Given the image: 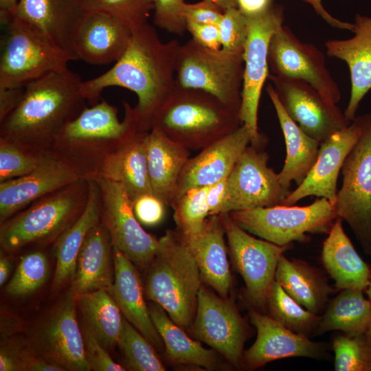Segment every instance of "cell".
Listing matches in <instances>:
<instances>
[{"label": "cell", "instance_id": "cell-1", "mask_svg": "<svg viewBox=\"0 0 371 371\" xmlns=\"http://www.w3.org/2000/svg\"><path fill=\"white\" fill-rule=\"evenodd\" d=\"M181 45L177 40L162 42L148 23L133 30L129 45L121 58L102 74L82 81L80 91L91 106L98 103L102 92L120 87L138 98L134 107L142 130L149 131L176 86V65Z\"/></svg>", "mask_w": 371, "mask_h": 371}, {"label": "cell", "instance_id": "cell-2", "mask_svg": "<svg viewBox=\"0 0 371 371\" xmlns=\"http://www.w3.org/2000/svg\"><path fill=\"white\" fill-rule=\"evenodd\" d=\"M82 82L67 69L27 85L18 106L0 122V137L34 153L49 150L64 126L87 106Z\"/></svg>", "mask_w": 371, "mask_h": 371}, {"label": "cell", "instance_id": "cell-3", "mask_svg": "<svg viewBox=\"0 0 371 371\" xmlns=\"http://www.w3.org/2000/svg\"><path fill=\"white\" fill-rule=\"evenodd\" d=\"M122 104V121L117 108L104 100L86 106L64 126L49 150L80 178L95 180L108 156L139 125L134 107L126 101Z\"/></svg>", "mask_w": 371, "mask_h": 371}, {"label": "cell", "instance_id": "cell-4", "mask_svg": "<svg viewBox=\"0 0 371 371\" xmlns=\"http://www.w3.org/2000/svg\"><path fill=\"white\" fill-rule=\"evenodd\" d=\"M157 254L147 269L145 293L180 327L195 317L201 277L187 244L175 230L159 239Z\"/></svg>", "mask_w": 371, "mask_h": 371}, {"label": "cell", "instance_id": "cell-5", "mask_svg": "<svg viewBox=\"0 0 371 371\" xmlns=\"http://www.w3.org/2000/svg\"><path fill=\"white\" fill-rule=\"evenodd\" d=\"M242 124L239 113L213 95L176 84L152 128L189 150H202Z\"/></svg>", "mask_w": 371, "mask_h": 371}, {"label": "cell", "instance_id": "cell-6", "mask_svg": "<svg viewBox=\"0 0 371 371\" xmlns=\"http://www.w3.org/2000/svg\"><path fill=\"white\" fill-rule=\"evenodd\" d=\"M89 181L79 179L32 202L0 227V245L5 252L34 243L54 242L71 226L86 207Z\"/></svg>", "mask_w": 371, "mask_h": 371}, {"label": "cell", "instance_id": "cell-7", "mask_svg": "<svg viewBox=\"0 0 371 371\" xmlns=\"http://www.w3.org/2000/svg\"><path fill=\"white\" fill-rule=\"evenodd\" d=\"M243 71V54L210 49L191 38L179 47L176 84L207 92L239 113Z\"/></svg>", "mask_w": 371, "mask_h": 371}, {"label": "cell", "instance_id": "cell-8", "mask_svg": "<svg viewBox=\"0 0 371 371\" xmlns=\"http://www.w3.org/2000/svg\"><path fill=\"white\" fill-rule=\"evenodd\" d=\"M0 87H25L71 60L40 33L13 16L1 24Z\"/></svg>", "mask_w": 371, "mask_h": 371}, {"label": "cell", "instance_id": "cell-9", "mask_svg": "<svg viewBox=\"0 0 371 371\" xmlns=\"http://www.w3.org/2000/svg\"><path fill=\"white\" fill-rule=\"evenodd\" d=\"M359 137L346 156L342 168V186L334 207L371 256V111L356 116Z\"/></svg>", "mask_w": 371, "mask_h": 371}, {"label": "cell", "instance_id": "cell-10", "mask_svg": "<svg viewBox=\"0 0 371 371\" xmlns=\"http://www.w3.org/2000/svg\"><path fill=\"white\" fill-rule=\"evenodd\" d=\"M229 214L245 231L280 246L307 241L308 233L329 232L337 218L334 205L325 198L306 206L278 205Z\"/></svg>", "mask_w": 371, "mask_h": 371}, {"label": "cell", "instance_id": "cell-11", "mask_svg": "<svg viewBox=\"0 0 371 371\" xmlns=\"http://www.w3.org/2000/svg\"><path fill=\"white\" fill-rule=\"evenodd\" d=\"M247 17L248 36L243 52L244 71L239 117L250 137V144L264 148L265 137L259 132L258 112L262 89L269 76L270 39L283 25L284 8L273 5L265 12Z\"/></svg>", "mask_w": 371, "mask_h": 371}, {"label": "cell", "instance_id": "cell-12", "mask_svg": "<svg viewBox=\"0 0 371 371\" xmlns=\"http://www.w3.org/2000/svg\"><path fill=\"white\" fill-rule=\"evenodd\" d=\"M220 216L232 261L245 284L247 298L254 306L264 308L280 258L291 245L258 239L240 228L229 213Z\"/></svg>", "mask_w": 371, "mask_h": 371}, {"label": "cell", "instance_id": "cell-13", "mask_svg": "<svg viewBox=\"0 0 371 371\" xmlns=\"http://www.w3.org/2000/svg\"><path fill=\"white\" fill-rule=\"evenodd\" d=\"M95 181L100 192V221L110 234L113 247L139 269H148L157 254L159 240L142 227L122 183L102 177Z\"/></svg>", "mask_w": 371, "mask_h": 371}, {"label": "cell", "instance_id": "cell-14", "mask_svg": "<svg viewBox=\"0 0 371 371\" xmlns=\"http://www.w3.org/2000/svg\"><path fill=\"white\" fill-rule=\"evenodd\" d=\"M269 159L264 148L247 146L227 177L221 214L283 204L291 191L268 166Z\"/></svg>", "mask_w": 371, "mask_h": 371}, {"label": "cell", "instance_id": "cell-15", "mask_svg": "<svg viewBox=\"0 0 371 371\" xmlns=\"http://www.w3.org/2000/svg\"><path fill=\"white\" fill-rule=\"evenodd\" d=\"M268 63L271 74L304 80L328 101L337 104L341 92L326 66L323 53L315 45L300 41L282 25L270 39Z\"/></svg>", "mask_w": 371, "mask_h": 371}, {"label": "cell", "instance_id": "cell-16", "mask_svg": "<svg viewBox=\"0 0 371 371\" xmlns=\"http://www.w3.org/2000/svg\"><path fill=\"white\" fill-rule=\"evenodd\" d=\"M268 79L287 115L320 144L351 123L340 109L308 82L269 73Z\"/></svg>", "mask_w": 371, "mask_h": 371}, {"label": "cell", "instance_id": "cell-17", "mask_svg": "<svg viewBox=\"0 0 371 371\" xmlns=\"http://www.w3.org/2000/svg\"><path fill=\"white\" fill-rule=\"evenodd\" d=\"M192 330L195 337L223 355L234 366L243 363L247 337L245 323L234 304L201 286Z\"/></svg>", "mask_w": 371, "mask_h": 371}, {"label": "cell", "instance_id": "cell-18", "mask_svg": "<svg viewBox=\"0 0 371 371\" xmlns=\"http://www.w3.org/2000/svg\"><path fill=\"white\" fill-rule=\"evenodd\" d=\"M76 299L69 293L37 329L32 348L65 370H91L77 321Z\"/></svg>", "mask_w": 371, "mask_h": 371}, {"label": "cell", "instance_id": "cell-19", "mask_svg": "<svg viewBox=\"0 0 371 371\" xmlns=\"http://www.w3.org/2000/svg\"><path fill=\"white\" fill-rule=\"evenodd\" d=\"M79 179L52 152H41L37 166L30 172L0 183V223L38 199Z\"/></svg>", "mask_w": 371, "mask_h": 371}, {"label": "cell", "instance_id": "cell-20", "mask_svg": "<svg viewBox=\"0 0 371 371\" xmlns=\"http://www.w3.org/2000/svg\"><path fill=\"white\" fill-rule=\"evenodd\" d=\"M361 129L354 120L320 144L315 163L297 187L285 199L284 205H293L311 196L325 198L334 205L337 194V180L344 161L357 142Z\"/></svg>", "mask_w": 371, "mask_h": 371}, {"label": "cell", "instance_id": "cell-21", "mask_svg": "<svg viewBox=\"0 0 371 371\" xmlns=\"http://www.w3.org/2000/svg\"><path fill=\"white\" fill-rule=\"evenodd\" d=\"M87 12L75 0H18L12 16L75 60L74 39Z\"/></svg>", "mask_w": 371, "mask_h": 371}, {"label": "cell", "instance_id": "cell-22", "mask_svg": "<svg viewBox=\"0 0 371 371\" xmlns=\"http://www.w3.org/2000/svg\"><path fill=\"white\" fill-rule=\"evenodd\" d=\"M249 317L257 330V337L243 352V363L250 369L283 358H318L324 350L323 344L288 329L269 315L252 310Z\"/></svg>", "mask_w": 371, "mask_h": 371}, {"label": "cell", "instance_id": "cell-23", "mask_svg": "<svg viewBox=\"0 0 371 371\" xmlns=\"http://www.w3.org/2000/svg\"><path fill=\"white\" fill-rule=\"evenodd\" d=\"M132 28L122 19L109 14L87 12L75 36V60L91 65L116 62L131 41Z\"/></svg>", "mask_w": 371, "mask_h": 371}, {"label": "cell", "instance_id": "cell-24", "mask_svg": "<svg viewBox=\"0 0 371 371\" xmlns=\"http://www.w3.org/2000/svg\"><path fill=\"white\" fill-rule=\"evenodd\" d=\"M249 144V133L242 124L190 157L179 177L176 197L191 188L207 187L227 177Z\"/></svg>", "mask_w": 371, "mask_h": 371}, {"label": "cell", "instance_id": "cell-25", "mask_svg": "<svg viewBox=\"0 0 371 371\" xmlns=\"http://www.w3.org/2000/svg\"><path fill=\"white\" fill-rule=\"evenodd\" d=\"M354 36L345 40L326 42L327 54L344 60L350 76L351 89L344 114L352 122L359 104L371 90V16L356 14Z\"/></svg>", "mask_w": 371, "mask_h": 371}, {"label": "cell", "instance_id": "cell-26", "mask_svg": "<svg viewBox=\"0 0 371 371\" xmlns=\"http://www.w3.org/2000/svg\"><path fill=\"white\" fill-rule=\"evenodd\" d=\"M115 276L106 290L122 314L152 345L161 350L163 340L150 316L144 297V289L135 265L122 251L113 247Z\"/></svg>", "mask_w": 371, "mask_h": 371}, {"label": "cell", "instance_id": "cell-27", "mask_svg": "<svg viewBox=\"0 0 371 371\" xmlns=\"http://www.w3.org/2000/svg\"><path fill=\"white\" fill-rule=\"evenodd\" d=\"M115 276L110 234L100 221L87 233L78 254L69 293L75 298L107 290Z\"/></svg>", "mask_w": 371, "mask_h": 371}, {"label": "cell", "instance_id": "cell-28", "mask_svg": "<svg viewBox=\"0 0 371 371\" xmlns=\"http://www.w3.org/2000/svg\"><path fill=\"white\" fill-rule=\"evenodd\" d=\"M148 132L137 125L108 156L98 177L122 183L132 201L153 193L147 165Z\"/></svg>", "mask_w": 371, "mask_h": 371}, {"label": "cell", "instance_id": "cell-29", "mask_svg": "<svg viewBox=\"0 0 371 371\" xmlns=\"http://www.w3.org/2000/svg\"><path fill=\"white\" fill-rule=\"evenodd\" d=\"M225 235L220 214L210 215L203 229L184 241L196 262L202 281L227 298L232 276Z\"/></svg>", "mask_w": 371, "mask_h": 371}, {"label": "cell", "instance_id": "cell-30", "mask_svg": "<svg viewBox=\"0 0 371 371\" xmlns=\"http://www.w3.org/2000/svg\"><path fill=\"white\" fill-rule=\"evenodd\" d=\"M190 150L153 127L146 137L148 177L153 193L170 205L176 197L181 173L190 158Z\"/></svg>", "mask_w": 371, "mask_h": 371}, {"label": "cell", "instance_id": "cell-31", "mask_svg": "<svg viewBox=\"0 0 371 371\" xmlns=\"http://www.w3.org/2000/svg\"><path fill=\"white\" fill-rule=\"evenodd\" d=\"M322 260L338 289L366 290L371 270L355 249L338 217L323 243Z\"/></svg>", "mask_w": 371, "mask_h": 371}, {"label": "cell", "instance_id": "cell-32", "mask_svg": "<svg viewBox=\"0 0 371 371\" xmlns=\"http://www.w3.org/2000/svg\"><path fill=\"white\" fill-rule=\"evenodd\" d=\"M266 91L276 110L286 148L284 164L278 177L281 184L289 189L292 181L298 186L304 179L316 161L320 143L287 115L271 84L267 85Z\"/></svg>", "mask_w": 371, "mask_h": 371}, {"label": "cell", "instance_id": "cell-33", "mask_svg": "<svg viewBox=\"0 0 371 371\" xmlns=\"http://www.w3.org/2000/svg\"><path fill=\"white\" fill-rule=\"evenodd\" d=\"M89 181V198L85 209L77 221L54 243L56 260L52 288L58 291L71 282L77 258L88 232L100 221V192L95 180Z\"/></svg>", "mask_w": 371, "mask_h": 371}, {"label": "cell", "instance_id": "cell-34", "mask_svg": "<svg viewBox=\"0 0 371 371\" xmlns=\"http://www.w3.org/2000/svg\"><path fill=\"white\" fill-rule=\"evenodd\" d=\"M275 280L296 302L317 315L331 291L318 270L302 260H290L284 254L278 261Z\"/></svg>", "mask_w": 371, "mask_h": 371}, {"label": "cell", "instance_id": "cell-35", "mask_svg": "<svg viewBox=\"0 0 371 371\" xmlns=\"http://www.w3.org/2000/svg\"><path fill=\"white\" fill-rule=\"evenodd\" d=\"M151 319L160 335L166 348L167 359L172 363L201 367L206 370L217 368L219 364L213 350L203 347L190 338L157 304L148 306Z\"/></svg>", "mask_w": 371, "mask_h": 371}, {"label": "cell", "instance_id": "cell-36", "mask_svg": "<svg viewBox=\"0 0 371 371\" xmlns=\"http://www.w3.org/2000/svg\"><path fill=\"white\" fill-rule=\"evenodd\" d=\"M76 299L85 326L100 344L111 349L118 344L123 322L122 312L105 289L82 294Z\"/></svg>", "mask_w": 371, "mask_h": 371}, {"label": "cell", "instance_id": "cell-37", "mask_svg": "<svg viewBox=\"0 0 371 371\" xmlns=\"http://www.w3.org/2000/svg\"><path fill=\"white\" fill-rule=\"evenodd\" d=\"M359 289H345L328 305L320 317L317 333L341 330L355 335L366 332L371 322V303Z\"/></svg>", "mask_w": 371, "mask_h": 371}, {"label": "cell", "instance_id": "cell-38", "mask_svg": "<svg viewBox=\"0 0 371 371\" xmlns=\"http://www.w3.org/2000/svg\"><path fill=\"white\" fill-rule=\"evenodd\" d=\"M267 306L269 316L296 333L308 337L317 330L320 317L296 302L276 280L268 295Z\"/></svg>", "mask_w": 371, "mask_h": 371}, {"label": "cell", "instance_id": "cell-39", "mask_svg": "<svg viewBox=\"0 0 371 371\" xmlns=\"http://www.w3.org/2000/svg\"><path fill=\"white\" fill-rule=\"evenodd\" d=\"M207 189V186L191 188L177 196L170 205L173 209L176 231L183 240L198 234L210 216L206 201Z\"/></svg>", "mask_w": 371, "mask_h": 371}, {"label": "cell", "instance_id": "cell-40", "mask_svg": "<svg viewBox=\"0 0 371 371\" xmlns=\"http://www.w3.org/2000/svg\"><path fill=\"white\" fill-rule=\"evenodd\" d=\"M117 345L123 352L127 370H166L153 345L124 317Z\"/></svg>", "mask_w": 371, "mask_h": 371}, {"label": "cell", "instance_id": "cell-41", "mask_svg": "<svg viewBox=\"0 0 371 371\" xmlns=\"http://www.w3.org/2000/svg\"><path fill=\"white\" fill-rule=\"evenodd\" d=\"M49 262L41 251H34L21 257L15 272L5 287V292L12 297L30 295L47 281Z\"/></svg>", "mask_w": 371, "mask_h": 371}, {"label": "cell", "instance_id": "cell-42", "mask_svg": "<svg viewBox=\"0 0 371 371\" xmlns=\"http://www.w3.org/2000/svg\"><path fill=\"white\" fill-rule=\"evenodd\" d=\"M336 371H371V341L366 333L341 334L333 342Z\"/></svg>", "mask_w": 371, "mask_h": 371}, {"label": "cell", "instance_id": "cell-43", "mask_svg": "<svg viewBox=\"0 0 371 371\" xmlns=\"http://www.w3.org/2000/svg\"><path fill=\"white\" fill-rule=\"evenodd\" d=\"M86 12L115 16L134 30L147 23L154 9L153 0H75Z\"/></svg>", "mask_w": 371, "mask_h": 371}, {"label": "cell", "instance_id": "cell-44", "mask_svg": "<svg viewBox=\"0 0 371 371\" xmlns=\"http://www.w3.org/2000/svg\"><path fill=\"white\" fill-rule=\"evenodd\" d=\"M40 153L0 137V183L30 172L37 166Z\"/></svg>", "mask_w": 371, "mask_h": 371}, {"label": "cell", "instance_id": "cell-45", "mask_svg": "<svg viewBox=\"0 0 371 371\" xmlns=\"http://www.w3.org/2000/svg\"><path fill=\"white\" fill-rule=\"evenodd\" d=\"M221 48L227 52L243 54L248 36L247 17L236 7L224 11L218 25Z\"/></svg>", "mask_w": 371, "mask_h": 371}, {"label": "cell", "instance_id": "cell-46", "mask_svg": "<svg viewBox=\"0 0 371 371\" xmlns=\"http://www.w3.org/2000/svg\"><path fill=\"white\" fill-rule=\"evenodd\" d=\"M153 22L166 31L182 36L186 30V20L182 14L184 0H153Z\"/></svg>", "mask_w": 371, "mask_h": 371}, {"label": "cell", "instance_id": "cell-47", "mask_svg": "<svg viewBox=\"0 0 371 371\" xmlns=\"http://www.w3.org/2000/svg\"><path fill=\"white\" fill-rule=\"evenodd\" d=\"M86 359L95 371H125V367L115 362L92 333L85 325L82 328Z\"/></svg>", "mask_w": 371, "mask_h": 371}, {"label": "cell", "instance_id": "cell-48", "mask_svg": "<svg viewBox=\"0 0 371 371\" xmlns=\"http://www.w3.org/2000/svg\"><path fill=\"white\" fill-rule=\"evenodd\" d=\"M164 203L154 194H144L133 201L134 214L141 223L146 226L159 224L165 216Z\"/></svg>", "mask_w": 371, "mask_h": 371}, {"label": "cell", "instance_id": "cell-49", "mask_svg": "<svg viewBox=\"0 0 371 371\" xmlns=\"http://www.w3.org/2000/svg\"><path fill=\"white\" fill-rule=\"evenodd\" d=\"M30 349V346L17 339L1 341L0 371H25V361Z\"/></svg>", "mask_w": 371, "mask_h": 371}, {"label": "cell", "instance_id": "cell-50", "mask_svg": "<svg viewBox=\"0 0 371 371\" xmlns=\"http://www.w3.org/2000/svg\"><path fill=\"white\" fill-rule=\"evenodd\" d=\"M223 11L218 6L202 0L195 3H185L182 14L186 21L218 25Z\"/></svg>", "mask_w": 371, "mask_h": 371}, {"label": "cell", "instance_id": "cell-51", "mask_svg": "<svg viewBox=\"0 0 371 371\" xmlns=\"http://www.w3.org/2000/svg\"><path fill=\"white\" fill-rule=\"evenodd\" d=\"M186 30L191 34L192 38L200 45L213 49L221 48L217 25L186 21Z\"/></svg>", "mask_w": 371, "mask_h": 371}, {"label": "cell", "instance_id": "cell-52", "mask_svg": "<svg viewBox=\"0 0 371 371\" xmlns=\"http://www.w3.org/2000/svg\"><path fill=\"white\" fill-rule=\"evenodd\" d=\"M25 87H0V122L21 102Z\"/></svg>", "mask_w": 371, "mask_h": 371}, {"label": "cell", "instance_id": "cell-53", "mask_svg": "<svg viewBox=\"0 0 371 371\" xmlns=\"http://www.w3.org/2000/svg\"><path fill=\"white\" fill-rule=\"evenodd\" d=\"M227 177L207 186L206 201L210 216L221 214L226 196Z\"/></svg>", "mask_w": 371, "mask_h": 371}, {"label": "cell", "instance_id": "cell-54", "mask_svg": "<svg viewBox=\"0 0 371 371\" xmlns=\"http://www.w3.org/2000/svg\"><path fill=\"white\" fill-rule=\"evenodd\" d=\"M236 8L245 16L260 15L273 4V0H236Z\"/></svg>", "mask_w": 371, "mask_h": 371}, {"label": "cell", "instance_id": "cell-55", "mask_svg": "<svg viewBox=\"0 0 371 371\" xmlns=\"http://www.w3.org/2000/svg\"><path fill=\"white\" fill-rule=\"evenodd\" d=\"M303 1L310 4L313 7L317 14L321 16L330 25L338 29L346 30L353 32L355 27L354 23L342 21L333 16L327 10H325L324 7L322 3V0Z\"/></svg>", "mask_w": 371, "mask_h": 371}, {"label": "cell", "instance_id": "cell-56", "mask_svg": "<svg viewBox=\"0 0 371 371\" xmlns=\"http://www.w3.org/2000/svg\"><path fill=\"white\" fill-rule=\"evenodd\" d=\"M18 0H0V22H7L12 16Z\"/></svg>", "mask_w": 371, "mask_h": 371}, {"label": "cell", "instance_id": "cell-57", "mask_svg": "<svg viewBox=\"0 0 371 371\" xmlns=\"http://www.w3.org/2000/svg\"><path fill=\"white\" fill-rule=\"evenodd\" d=\"M12 266L8 259V257L5 256L1 251L0 257V285L2 286L7 281L10 271Z\"/></svg>", "mask_w": 371, "mask_h": 371}, {"label": "cell", "instance_id": "cell-58", "mask_svg": "<svg viewBox=\"0 0 371 371\" xmlns=\"http://www.w3.org/2000/svg\"><path fill=\"white\" fill-rule=\"evenodd\" d=\"M221 8L223 12L226 10L236 7V0H205Z\"/></svg>", "mask_w": 371, "mask_h": 371}, {"label": "cell", "instance_id": "cell-59", "mask_svg": "<svg viewBox=\"0 0 371 371\" xmlns=\"http://www.w3.org/2000/svg\"><path fill=\"white\" fill-rule=\"evenodd\" d=\"M366 291V293L368 295V300H370V302L371 303V278L370 280L369 284H368Z\"/></svg>", "mask_w": 371, "mask_h": 371}, {"label": "cell", "instance_id": "cell-60", "mask_svg": "<svg viewBox=\"0 0 371 371\" xmlns=\"http://www.w3.org/2000/svg\"><path fill=\"white\" fill-rule=\"evenodd\" d=\"M367 336L368 337V338L370 339V341H371V322L368 326V328L366 332Z\"/></svg>", "mask_w": 371, "mask_h": 371}]
</instances>
